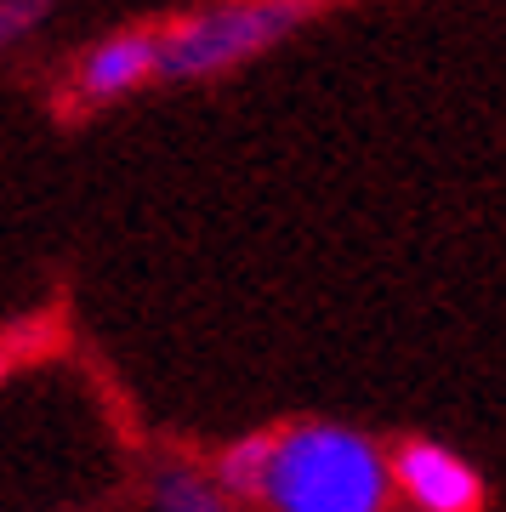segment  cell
Instances as JSON below:
<instances>
[{
    "label": "cell",
    "mask_w": 506,
    "mask_h": 512,
    "mask_svg": "<svg viewBox=\"0 0 506 512\" xmlns=\"http://www.w3.org/2000/svg\"><path fill=\"white\" fill-rule=\"evenodd\" d=\"M393 461L376 444L336 427V421H296L279 427L268 467L273 512H387Z\"/></svg>",
    "instance_id": "1"
},
{
    "label": "cell",
    "mask_w": 506,
    "mask_h": 512,
    "mask_svg": "<svg viewBox=\"0 0 506 512\" xmlns=\"http://www.w3.org/2000/svg\"><path fill=\"white\" fill-rule=\"evenodd\" d=\"M313 6L302 0H217L182 18L160 23V86H199L228 69H245L251 57L273 52L308 23Z\"/></svg>",
    "instance_id": "2"
},
{
    "label": "cell",
    "mask_w": 506,
    "mask_h": 512,
    "mask_svg": "<svg viewBox=\"0 0 506 512\" xmlns=\"http://www.w3.org/2000/svg\"><path fill=\"white\" fill-rule=\"evenodd\" d=\"M160 86V35L154 29H120L80 52L63 86V114H97L126 103L131 92Z\"/></svg>",
    "instance_id": "3"
},
{
    "label": "cell",
    "mask_w": 506,
    "mask_h": 512,
    "mask_svg": "<svg viewBox=\"0 0 506 512\" xmlns=\"http://www.w3.org/2000/svg\"><path fill=\"white\" fill-rule=\"evenodd\" d=\"M393 478L421 512H484V501H489L484 478L472 473V461H461L455 450H444L433 439L398 444Z\"/></svg>",
    "instance_id": "4"
},
{
    "label": "cell",
    "mask_w": 506,
    "mask_h": 512,
    "mask_svg": "<svg viewBox=\"0 0 506 512\" xmlns=\"http://www.w3.org/2000/svg\"><path fill=\"white\" fill-rule=\"evenodd\" d=\"M273 439H279V433H245L239 444H228V450L217 456L222 490H228V495H262V490H268Z\"/></svg>",
    "instance_id": "5"
},
{
    "label": "cell",
    "mask_w": 506,
    "mask_h": 512,
    "mask_svg": "<svg viewBox=\"0 0 506 512\" xmlns=\"http://www.w3.org/2000/svg\"><path fill=\"white\" fill-rule=\"evenodd\" d=\"M154 507L160 512H228V501H222L205 478L171 467V473H160V484H154Z\"/></svg>",
    "instance_id": "6"
},
{
    "label": "cell",
    "mask_w": 506,
    "mask_h": 512,
    "mask_svg": "<svg viewBox=\"0 0 506 512\" xmlns=\"http://www.w3.org/2000/svg\"><path fill=\"white\" fill-rule=\"evenodd\" d=\"M57 0H0V46H18L23 35H35L52 18Z\"/></svg>",
    "instance_id": "7"
},
{
    "label": "cell",
    "mask_w": 506,
    "mask_h": 512,
    "mask_svg": "<svg viewBox=\"0 0 506 512\" xmlns=\"http://www.w3.org/2000/svg\"><path fill=\"white\" fill-rule=\"evenodd\" d=\"M6 370H12V348L0 342V382H6Z\"/></svg>",
    "instance_id": "8"
},
{
    "label": "cell",
    "mask_w": 506,
    "mask_h": 512,
    "mask_svg": "<svg viewBox=\"0 0 506 512\" xmlns=\"http://www.w3.org/2000/svg\"><path fill=\"white\" fill-rule=\"evenodd\" d=\"M302 6H319V0H302Z\"/></svg>",
    "instance_id": "9"
}]
</instances>
